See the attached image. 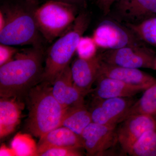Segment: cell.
Returning <instances> with one entry per match:
<instances>
[{"label":"cell","mask_w":156,"mask_h":156,"mask_svg":"<svg viewBox=\"0 0 156 156\" xmlns=\"http://www.w3.org/2000/svg\"><path fill=\"white\" fill-rule=\"evenodd\" d=\"M16 156H37V144L30 135L18 133L14 136L11 143Z\"/></svg>","instance_id":"22"},{"label":"cell","mask_w":156,"mask_h":156,"mask_svg":"<svg viewBox=\"0 0 156 156\" xmlns=\"http://www.w3.org/2000/svg\"><path fill=\"white\" fill-rule=\"evenodd\" d=\"M128 154L133 156H156V129L143 134Z\"/></svg>","instance_id":"20"},{"label":"cell","mask_w":156,"mask_h":156,"mask_svg":"<svg viewBox=\"0 0 156 156\" xmlns=\"http://www.w3.org/2000/svg\"><path fill=\"white\" fill-rule=\"evenodd\" d=\"M82 154L78 149L62 147H52L38 154L40 156H80Z\"/></svg>","instance_id":"24"},{"label":"cell","mask_w":156,"mask_h":156,"mask_svg":"<svg viewBox=\"0 0 156 156\" xmlns=\"http://www.w3.org/2000/svg\"><path fill=\"white\" fill-rule=\"evenodd\" d=\"M154 116H156V111L155 112V113L154 115Z\"/></svg>","instance_id":"32"},{"label":"cell","mask_w":156,"mask_h":156,"mask_svg":"<svg viewBox=\"0 0 156 156\" xmlns=\"http://www.w3.org/2000/svg\"><path fill=\"white\" fill-rule=\"evenodd\" d=\"M115 4L119 16L127 24H137L156 17V0H124Z\"/></svg>","instance_id":"13"},{"label":"cell","mask_w":156,"mask_h":156,"mask_svg":"<svg viewBox=\"0 0 156 156\" xmlns=\"http://www.w3.org/2000/svg\"><path fill=\"white\" fill-rule=\"evenodd\" d=\"M56 1H61V2H64L69 3V4L74 5L76 3L80 2L83 1V0H56Z\"/></svg>","instance_id":"28"},{"label":"cell","mask_w":156,"mask_h":156,"mask_svg":"<svg viewBox=\"0 0 156 156\" xmlns=\"http://www.w3.org/2000/svg\"><path fill=\"white\" fill-rule=\"evenodd\" d=\"M124 1V0H117L116 2H119V1Z\"/></svg>","instance_id":"31"},{"label":"cell","mask_w":156,"mask_h":156,"mask_svg":"<svg viewBox=\"0 0 156 156\" xmlns=\"http://www.w3.org/2000/svg\"><path fill=\"white\" fill-rule=\"evenodd\" d=\"M42 46L19 50L14 58L0 66V96L18 99L42 81L44 67Z\"/></svg>","instance_id":"1"},{"label":"cell","mask_w":156,"mask_h":156,"mask_svg":"<svg viewBox=\"0 0 156 156\" xmlns=\"http://www.w3.org/2000/svg\"><path fill=\"white\" fill-rule=\"evenodd\" d=\"M52 147H62L79 150L84 148V145L81 136L66 127L60 126L40 138L37 144L38 155L42 151Z\"/></svg>","instance_id":"16"},{"label":"cell","mask_w":156,"mask_h":156,"mask_svg":"<svg viewBox=\"0 0 156 156\" xmlns=\"http://www.w3.org/2000/svg\"><path fill=\"white\" fill-rule=\"evenodd\" d=\"M19 51L12 46L1 44H0V66L11 61Z\"/></svg>","instance_id":"25"},{"label":"cell","mask_w":156,"mask_h":156,"mask_svg":"<svg viewBox=\"0 0 156 156\" xmlns=\"http://www.w3.org/2000/svg\"><path fill=\"white\" fill-rule=\"evenodd\" d=\"M131 97L98 99L90 110L92 122L101 125L117 126L126 119L134 103Z\"/></svg>","instance_id":"8"},{"label":"cell","mask_w":156,"mask_h":156,"mask_svg":"<svg viewBox=\"0 0 156 156\" xmlns=\"http://www.w3.org/2000/svg\"><path fill=\"white\" fill-rule=\"evenodd\" d=\"M98 76L115 79L127 83L148 87L156 83V78L139 69L112 65L102 61Z\"/></svg>","instance_id":"15"},{"label":"cell","mask_w":156,"mask_h":156,"mask_svg":"<svg viewBox=\"0 0 156 156\" xmlns=\"http://www.w3.org/2000/svg\"><path fill=\"white\" fill-rule=\"evenodd\" d=\"M22 106L14 98H1L0 100V137L14 132L20 122Z\"/></svg>","instance_id":"17"},{"label":"cell","mask_w":156,"mask_h":156,"mask_svg":"<svg viewBox=\"0 0 156 156\" xmlns=\"http://www.w3.org/2000/svg\"><path fill=\"white\" fill-rule=\"evenodd\" d=\"M153 69L155 70H156V58L155 61Z\"/></svg>","instance_id":"30"},{"label":"cell","mask_w":156,"mask_h":156,"mask_svg":"<svg viewBox=\"0 0 156 156\" xmlns=\"http://www.w3.org/2000/svg\"><path fill=\"white\" fill-rule=\"evenodd\" d=\"M156 111V83L144 91L139 100L130 108L126 118L132 115L146 114L154 115Z\"/></svg>","instance_id":"19"},{"label":"cell","mask_w":156,"mask_h":156,"mask_svg":"<svg viewBox=\"0 0 156 156\" xmlns=\"http://www.w3.org/2000/svg\"><path fill=\"white\" fill-rule=\"evenodd\" d=\"M30 5H35L37 2L38 0H25Z\"/></svg>","instance_id":"29"},{"label":"cell","mask_w":156,"mask_h":156,"mask_svg":"<svg viewBox=\"0 0 156 156\" xmlns=\"http://www.w3.org/2000/svg\"><path fill=\"white\" fill-rule=\"evenodd\" d=\"M92 122L90 111L83 105L68 109L65 114L61 126L66 127L81 136L85 128Z\"/></svg>","instance_id":"18"},{"label":"cell","mask_w":156,"mask_h":156,"mask_svg":"<svg viewBox=\"0 0 156 156\" xmlns=\"http://www.w3.org/2000/svg\"><path fill=\"white\" fill-rule=\"evenodd\" d=\"M33 14L40 34L50 43L65 33L77 16L74 5L56 0H49Z\"/></svg>","instance_id":"5"},{"label":"cell","mask_w":156,"mask_h":156,"mask_svg":"<svg viewBox=\"0 0 156 156\" xmlns=\"http://www.w3.org/2000/svg\"><path fill=\"white\" fill-rule=\"evenodd\" d=\"M0 156H16L15 152L11 147H9L5 144L2 145L0 148Z\"/></svg>","instance_id":"27"},{"label":"cell","mask_w":156,"mask_h":156,"mask_svg":"<svg viewBox=\"0 0 156 156\" xmlns=\"http://www.w3.org/2000/svg\"><path fill=\"white\" fill-rule=\"evenodd\" d=\"M101 61L107 64L131 68L153 69L154 53L141 44L129 45L100 54Z\"/></svg>","instance_id":"6"},{"label":"cell","mask_w":156,"mask_h":156,"mask_svg":"<svg viewBox=\"0 0 156 156\" xmlns=\"http://www.w3.org/2000/svg\"><path fill=\"white\" fill-rule=\"evenodd\" d=\"M139 39L156 48V17L137 24H127Z\"/></svg>","instance_id":"21"},{"label":"cell","mask_w":156,"mask_h":156,"mask_svg":"<svg viewBox=\"0 0 156 156\" xmlns=\"http://www.w3.org/2000/svg\"><path fill=\"white\" fill-rule=\"evenodd\" d=\"M101 63V55L97 54L90 58L78 57L70 66L74 85L85 96L97 80Z\"/></svg>","instance_id":"12"},{"label":"cell","mask_w":156,"mask_h":156,"mask_svg":"<svg viewBox=\"0 0 156 156\" xmlns=\"http://www.w3.org/2000/svg\"><path fill=\"white\" fill-rule=\"evenodd\" d=\"M156 129V119L146 114L132 115L116 128L117 141L123 151L128 154L135 142L146 132Z\"/></svg>","instance_id":"9"},{"label":"cell","mask_w":156,"mask_h":156,"mask_svg":"<svg viewBox=\"0 0 156 156\" xmlns=\"http://www.w3.org/2000/svg\"><path fill=\"white\" fill-rule=\"evenodd\" d=\"M89 23V14L85 12L80 13L71 27L48 49L42 81L52 85L59 73L69 65L80 39L88 28Z\"/></svg>","instance_id":"3"},{"label":"cell","mask_w":156,"mask_h":156,"mask_svg":"<svg viewBox=\"0 0 156 156\" xmlns=\"http://www.w3.org/2000/svg\"><path fill=\"white\" fill-rule=\"evenodd\" d=\"M52 89L53 96L66 109L84 105L85 95L74 85L69 65L56 77Z\"/></svg>","instance_id":"11"},{"label":"cell","mask_w":156,"mask_h":156,"mask_svg":"<svg viewBox=\"0 0 156 156\" xmlns=\"http://www.w3.org/2000/svg\"></svg>","instance_id":"33"},{"label":"cell","mask_w":156,"mask_h":156,"mask_svg":"<svg viewBox=\"0 0 156 156\" xmlns=\"http://www.w3.org/2000/svg\"><path fill=\"white\" fill-rule=\"evenodd\" d=\"M96 81L97 86L95 94L98 99L131 97L149 88L101 76H98Z\"/></svg>","instance_id":"14"},{"label":"cell","mask_w":156,"mask_h":156,"mask_svg":"<svg viewBox=\"0 0 156 156\" xmlns=\"http://www.w3.org/2000/svg\"><path fill=\"white\" fill-rule=\"evenodd\" d=\"M117 126L101 125L92 122L81 135L84 148L89 156H102L117 141Z\"/></svg>","instance_id":"10"},{"label":"cell","mask_w":156,"mask_h":156,"mask_svg":"<svg viewBox=\"0 0 156 156\" xmlns=\"http://www.w3.org/2000/svg\"><path fill=\"white\" fill-rule=\"evenodd\" d=\"M98 48L92 37H82L78 44L76 53L79 58H90L97 55Z\"/></svg>","instance_id":"23"},{"label":"cell","mask_w":156,"mask_h":156,"mask_svg":"<svg viewBox=\"0 0 156 156\" xmlns=\"http://www.w3.org/2000/svg\"><path fill=\"white\" fill-rule=\"evenodd\" d=\"M98 7L105 15H107L111 11L113 5L117 0H96Z\"/></svg>","instance_id":"26"},{"label":"cell","mask_w":156,"mask_h":156,"mask_svg":"<svg viewBox=\"0 0 156 156\" xmlns=\"http://www.w3.org/2000/svg\"><path fill=\"white\" fill-rule=\"evenodd\" d=\"M1 11L5 19L4 27L0 30L1 44L41 46L33 11L18 5L5 6Z\"/></svg>","instance_id":"4"},{"label":"cell","mask_w":156,"mask_h":156,"mask_svg":"<svg viewBox=\"0 0 156 156\" xmlns=\"http://www.w3.org/2000/svg\"><path fill=\"white\" fill-rule=\"evenodd\" d=\"M26 95L29 111L27 127L33 135L41 138L61 126L67 109L53 96L50 83L42 81L30 89Z\"/></svg>","instance_id":"2"},{"label":"cell","mask_w":156,"mask_h":156,"mask_svg":"<svg viewBox=\"0 0 156 156\" xmlns=\"http://www.w3.org/2000/svg\"><path fill=\"white\" fill-rule=\"evenodd\" d=\"M92 37L98 48L108 50L140 44L138 42L139 38L130 29H127L111 20L101 23Z\"/></svg>","instance_id":"7"}]
</instances>
